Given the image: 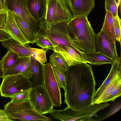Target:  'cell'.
<instances>
[{
	"instance_id": "e575fe53",
	"label": "cell",
	"mask_w": 121,
	"mask_h": 121,
	"mask_svg": "<svg viewBox=\"0 0 121 121\" xmlns=\"http://www.w3.org/2000/svg\"><path fill=\"white\" fill-rule=\"evenodd\" d=\"M0 121H13L10 119L8 114L4 110L0 109Z\"/></svg>"
},
{
	"instance_id": "8fae6325",
	"label": "cell",
	"mask_w": 121,
	"mask_h": 121,
	"mask_svg": "<svg viewBox=\"0 0 121 121\" xmlns=\"http://www.w3.org/2000/svg\"><path fill=\"white\" fill-rule=\"evenodd\" d=\"M95 39L96 52H100L116 60L119 58L116 44L110 41L102 29L98 34H95Z\"/></svg>"
},
{
	"instance_id": "2e32d148",
	"label": "cell",
	"mask_w": 121,
	"mask_h": 121,
	"mask_svg": "<svg viewBox=\"0 0 121 121\" xmlns=\"http://www.w3.org/2000/svg\"><path fill=\"white\" fill-rule=\"evenodd\" d=\"M110 70L101 86L96 91L93 97V103L99 98L104 90L114 79L118 72L121 70V58L116 60L112 64Z\"/></svg>"
},
{
	"instance_id": "ffe728a7",
	"label": "cell",
	"mask_w": 121,
	"mask_h": 121,
	"mask_svg": "<svg viewBox=\"0 0 121 121\" xmlns=\"http://www.w3.org/2000/svg\"><path fill=\"white\" fill-rule=\"evenodd\" d=\"M101 29L110 41L116 44L117 40L114 31V17L107 10H106L104 20Z\"/></svg>"
},
{
	"instance_id": "44dd1931",
	"label": "cell",
	"mask_w": 121,
	"mask_h": 121,
	"mask_svg": "<svg viewBox=\"0 0 121 121\" xmlns=\"http://www.w3.org/2000/svg\"><path fill=\"white\" fill-rule=\"evenodd\" d=\"M11 12L13 15L19 28L29 43L32 44L35 43V33L20 16L13 12Z\"/></svg>"
},
{
	"instance_id": "f546056e",
	"label": "cell",
	"mask_w": 121,
	"mask_h": 121,
	"mask_svg": "<svg viewBox=\"0 0 121 121\" xmlns=\"http://www.w3.org/2000/svg\"><path fill=\"white\" fill-rule=\"evenodd\" d=\"M105 9L108 10L114 18L117 17L118 5L116 0H105Z\"/></svg>"
},
{
	"instance_id": "1f68e13d",
	"label": "cell",
	"mask_w": 121,
	"mask_h": 121,
	"mask_svg": "<svg viewBox=\"0 0 121 121\" xmlns=\"http://www.w3.org/2000/svg\"><path fill=\"white\" fill-rule=\"evenodd\" d=\"M114 31L117 41L121 44V19L118 16L114 18Z\"/></svg>"
},
{
	"instance_id": "3957f363",
	"label": "cell",
	"mask_w": 121,
	"mask_h": 121,
	"mask_svg": "<svg viewBox=\"0 0 121 121\" xmlns=\"http://www.w3.org/2000/svg\"><path fill=\"white\" fill-rule=\"evenodd\" d=\"M39 29L37 31L48 39L54 46L73 45L65 22L52 25L50 30L47 28L46 22L43 19L39 21Z\"/></svg>"
},
{
	"instance_id": "52a82bcc",
	"label": "cell",
	"mask_w": 121,
	"mask_h": 121,
	"mask_svg": "<svg viewBox=\"0 0 121 121\" xmlns=\"http://www.w3.org/2000/svg\"><path fill=\"white\" fill-rule=\"evenodd\" d=\"M44 87L49 95L54 106L60 107L62 103L60 89L54 74L53 66L50 63L43 64Z\"/></svg>"
},
{
	"instance_id": "30bf717a",
	"label": "cell",
	"mask_w": 121,
	"mask_h": 121,
	"mask_svg": "<svg viewBox=\"0 0 121 121\" xmlns=\"http://www.w3.org/2000/svg\"><path fill=\"white\" fill-rule=\"evenodd\" d=\"M53 51L59 53L69 66L82 63H87L83 52L73 45L56 46Z\"/></svg>"
},
{
	"instance_id": "8d00e7d4",
	"label": "cell",
	"mask_w": 121,
	"mask_h": 121,
	"mask_svg": "<svg viewBox=\"0 0 121 121\" xmlns=\"http://www.w3.org/2000/svg\"><path fill=\"white\" fill-rule=\"evenodd\" d=\"M0 1L3 6L4 10L6 12L8 9H7L6 0H0Z\"/></svg>"
},
{
	"instance_id": "8992f818",
	"label": "cell",
	"mask_w": 121,
	"mask_h": 121,
	"mask_svg": "<svg viewBox=\"0 0 121 121\" xmlns=\"http://www.w3.org/2000/svg\"><path fill=\"white\" fill-rule=\"evenodd\" d=\"M29 101L33 108L42 114L49 113L53 109V103L43 86L31 88Z\"/></svg>"
},
{
	"instance_id": "d6986e66",
	"label": "cell",
	"mask_w": 121,
	"mask_h": 121,
	"mask_svg": "<svg viewBox=\"0 0 121 121\" xmlns=\"http://www.w3.org/2000/svg\"><path fill=\"white\" fill-rule=\"evenodd\" d=\"M88 21L87 16L74 17L67 22V25L72 39L75 37L82 28Z\"/></svg>"
},
{
	"instance_id": "7a4b0ae2",
	"label": "cell",
	"mask_w": 121,
	"mask_h": 121,
	"mask_svg": "<svg viewBox=\"0 0 121 121\" xmlns=\"http://www.w3.org/2000/svg\"><path fill=\"white\" fill-rule=\"evenodd\" d=\"M110 105L107 102L95 104L88 108L81 110H74L68 106L62 110H54L53 118L64 121H88L93 117H97V113Z\"/></svg>"
},
{
	"instance_id": "4dcf8cb0",
	"label": "cell",
	"mask_w": 121,
	"mask_h": 121,
	"mask_svg": "<svg viewBox=\"0 0 121 121\" xmlns=\"http://www.w3.org/2000/svg\"><path fill=\"white\" fill-rule=\"evenodd\" d=\"M19 73L22 74L28 80L30 78L32 75V72L30 59L23 66Z\"/></svg>"
},
{
	"instance_id": "603a6c76",
	"label": "cell",
	"mask_w": 121,
	"mask_h": 121,
	"mask_svg": "<svg viewBox=\"0 0 121 121\" xmlns=\"http://www.w3.org/2000/svg\"><path fill=\"white\" fill-rule=\"evenodd\" d=\"M19 57L13 52L8 50L7 53L0 61L4 74L6 71L13 65Z\"/></svg>"
},
{
	"instance_id": "7c38bea8",
	"label": "cell",
	"mask_w": 121,
	"mask_h": 121,
	"mask_svg": "<svg viewBox=\"0 0 121 121\" xmlns=\"http://www.w3.org/2000/svg\"><path fill=\"white\" fill-rule=\"evenodd\" d=\"M13 39L25 45L29 43L23 35L19 28L11 12L8 9L6 16L3 28L2 29Z\"/></svg>"
},
{
	"instance_id": "ba28073f",
	"label": "cell",
	"mask_w": 121,
	"mask_h": 121,
	"mask_svg": "<svg viewBox=\"0 0 121 121\" xmlns=\"http://www.w3.org/2000/svg\"><path fill=\"white\" fill-rule=\"evenodd\" d=\"M95 33L88 21L80 30L76 36L72 40V43L76 47L83 52H96Z\"/></svg>"
},
{
	"instance_id": "5bb4252c",
	"label": "cell",
	"mask_w": 121,
	"mask_h": 121,
	"mask_svg": "<svg viewBox=\"0 0 121 121\" xmlns=\"http://www.w3.org/2000/svg\"><path fill=\"white\" fill-rule=\"evenodd\" d=\"M32 74L29 81L31 88L44 86V73L43 64L30 57Z\"/></svg>"
},
{
	"instance_id": "d6a6232c",
	"label": "cell",
	"mask_w": 121,
	"mask_h": 121,
	"mask_svg": "<svg viewBox=\"0 0 121 121\" xmlns=\"http://www.w3.org/2000/svg\"><path fill=\"white\" fill-rule=\"evenodd\" d=\"M121 95V85L115 88L108 97L105 102L111 101H113Z\"/></svg>"
},
{
	"instance_id": "d4e9b609",
	"label": "cell",
	"mask_w": 121,
	"mask_h": 121,
	"mask_svg": "<svg viewBox=\"0 0 121 121\" xmlns=\"http://www.w3.org/2000/svg\"><path fill=\"white\" fill-rule=\"evenodd\" d=\"M30 57H19L13 65L6 71L4 76L19 73L22 68L30 59Z\"/></svg>"
},
{
	"instance_id": "83f0119b",
	"label": "cell",
	"mask_w": 121,
	"mask_h": 121,
	"mask_svg": "<svg viewBox=\"0 0 121 121\" xmlns=\"http://www.w3.org/2000/svg\"><path fill=\"white\" fill-rule=\"evenodd\" d=\"M53 67L55 78L60 88L65 90L66 83V75L65 72L56 67Z\"/></svg>"
},
{
	"instance_id": "836d02e7",
	"label": "cell",
	"mask_w": 121,
	"mask_h": 121,
	"mask_svg": "<svg viewBox=\"0 0 121 121\" xmlns=\"http://www.w3.org/2000/svg\"><path fill=\"white\" fill-rule=\"evenodd\" d=\"M10 39L13 38L2 30L0 29V42Z\"/></svg>"
},
{
	"instance_id": "e0dca14e",
	"label": "cell",
	"mask_w": 121,
	"mask_h": 121,
	"mask_svg": "<svg viewBox=\"0 0 121 121\" xmlns=\"http://www.w3.org/2000/svg\"><path fill=\"white\" fill-rule=\"evenodd\" d=\"M1 44L4 47L8 50L13 52L19 57L31 56L30 47H26L13 39H9L2 41Z\"/></svg>"
},
{
	"instance_id": "9c48e42d",
	"label": "cell",
	"mask_w": 121,
	"mask_h": 121,
	"mask_svg": "<svg viewBox=\"0 0 121 121\" xmlns=\"http://www.w3.org/2000/svg\"><path fill=\"white\" fill-rule=\"evenodd\" d=\"M7 9L20 16L35 33L39 29V21L30 14L27 8L26 0H6Z\"/></svg>"
},
{
	"instance_id": "9a60e30c",
	"label": "cell",
	"mask_w": 121,
	"mask_h": 121,
	"mask_svg": "<svg viewBox=\"0 0 121 121\" xmlns=\"http://www.w3.org/2000/svg\"><path fill=\"white\" fill-rule=\"evenodd\" d=\"M28 9L31 15L39 21L45 19L47 8L46 0H26Z\"/></svg>"
},
{
	"instance_id": "5b68a950",
	"label": "cell",
	"mask_w": 121,
	"mask_h": 121,
	"mask_svg": "<svg viewBox=\"0 0 121 121\" xmlns=\"http://www.w3.org/2000/svg\"><path fill=\"white\" fill-rule=\"evenodd\" d=\"M3 78L0 86L2 97L11 98L19 92L31 88L28 79L21 74L7 75Z\"/></svg>"
},
{
	"instance_id": "f35d334b",
	"label": "cell",
	"mask_w": 121,
	"mask_h": 121,
	"mask_svg": "<svg viewBox=\"0 0 121 121\" xmlns=\"http://www.w3.org/2000/svg\"><path fill=\"white\" fill-rule=\"evenodd\" d=\"M6 12L4 10L3 6L0 1V13H4Z\"/></svg>"
},
{
	"instance_id": "277c9868",
	"label": "cell",
	"mask_w": 121,
	"mask_h": 121,
	"mask_svg": "<svg viewBox=\"0 0 121 121\" xmlns=\"http://www.w3.org/2000/svg\"><path fill=\"white\" fill-rule=\"evenodd\" d=\"M46 0V11L44 20L48 29L50 30L53 24L67 22L73 17L66 0Z\"/></svg>"
},
{
	"instance_id": "7402d4cb",
	"label": "cell",
	"mask_w": 121,
	"mask_h": 121,
	"mask_svg": "<svg viewBox=\"0 0 121 121\" xmlns=\"http://www.w3.org/2000/svg\"><path fill=\"white\" fill-rule=\"evenodd\" d=\"M121 85V70L117 74L113 81L104 90L94 104H99L105 102L109 95L116 88Z\"/></svg>"
},
{
	"instance_id": "4316f807",
	"label": "cell",
	"mask_w": 121,
	"mask_h": 121,
	"mask_svg": "<svg viewBox=\"0 0 121 121\" xmlns=\"http://www.w3.org/2000/svg\"><path fill=\"white\" fill-rule=\"evenodd\" d=\"M31 56L42 64L47 61L46 54L47 51L42 49L30 48Z\"/></svg>"
},
{
	"instance_id": "d590c367",
	"label": "cell",
	"mask_w": 121,
	"mask_h": 121,
	"mask_svg": "<svg viewBox=\"0 0 121 121\" xmlns=\"http://www.w3.org/2000/svg\"><path fill=\"white\" fill-rule=\"evenodd\" d=\"M6 16V12L0 13V29H2L4 27Z\"/></svg>"
},
{
	"instance_id": "74e56055",
	"label": "cell",
	"mask_w": 121,
	"mask_h": 121,
	"mask_svg": "<svg viewBox=\"0 0 121 121\" xmlns=\"http://www.w3.org/2000/svg\"><path fill=\"white\" fill-rule=\"evenodd\" d=\"M4 76V73L3 71L1 63L0 61V78H3Z\"/></svg>"
},
{
	"instance_id": "ac0fdd59",
	"label": "cell",
	"mask_w": 121,
	"mask_h": 121,
	"mask_svg": "<svg viewBox=\"0 0 121 121\" xmlns=\"http://www.w3.org/2000/svg\"><path fill=\"white\" fill-rule=\"evenodd\" d=\"M82 52L87 63L92 65H99L105 64H112L116 61L99 52Z\"/></svg>"
},
{
	"instance_id": "cb8c5ba5",
	"label": "cell",
	"mask_w": 121,
	"mask_h": 121,
	"mask_svg": "<svg viewBox=\"0 0 121 121\" xmlns=\"http://www.w3.org/2000/svg\"><path fill=\"white\" fill-rule=\"evenodd\" d=\"M50 62L53 67L57 68L65 72L69 66L63 58L58 53L54 52L50 56Z\"/></svg>"
},
{
	"instance_id": "4fadbf2b",
	"label": "cell",
	"mask_w": 121,
	"mask_h": 121,
	"mask_svg": "<svg viewBox=\"0 0 121 121\" xmlns=\"http://www.w3.org/2000/svg\"><path fill=\"white\" fill-rule=\"evenodd\" d=\"M73 17L87 16L95 6L94 0H66Z\"/></svg>"
},
{
	"instance_id": "484cf974",
	"label": "cell",
	"mask_w": 121,
	"mask_h": 121,
	"mask_svg": "<svg viewBox=\"0 0 121 121\" xmlns=\"http://www.w3.org/2000/svg\"><path fill=\"white\" fill-rule=\"evenodd\" d=\"M35 43L36 44L44 49L54 50V46L47 38L36 31L35 33Z\"/></svg>"
},
{
	"instance_id": "6da1fadb",
	"label": "cell",
	"mask_w": 121,
	"mask_h": 121,
	"mask_svg": "<svg viewBox=\"0 0 121 121\" xmlns=\"http://www.w3.org/2000/svg\"><path fill=\"white\" fill-rule=\"evenodd\" d=\"M66 72L64 102L74 110L93 105L96 85L91 66L82 63L69 66Z\"/></svg>"
},
{
	"instance_id": "f1b7e54d",
	"label": "cell",
	"mask_w": 121,
	"mask_h": 121,
	"mask_svg": "<svg viewBox=\"0 0 121 121\" xmlns=\"http://www.w3.org/2000/svg\"><path fill=\"white\" fill-rule=\"evenodd\" d=\"M31 88L19 92L11 97V102L17 103L29 100L30 92Z\"/></svg>"
}]
</instances>
